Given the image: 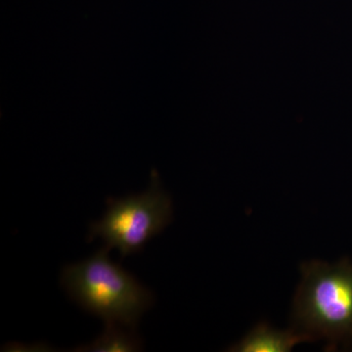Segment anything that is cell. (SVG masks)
<instances>
[{"instance_id": "1", "label": "cell", "mask_w": 352, "mask_h": 352, "mask_svg": "<svg viewBox=\"0 0 352 352\" xmlns=\"http://www.w3.org/2000/svg\"><path fill=\"white\" fill-rule=\"evenodd\" d=\"M292 307L291 327L309 342L323 340L326 351H352V261H310Z\"/></svg>"}, {"instance_id": "2", "label": "cell", "mask_w": 352, "mask_h": 352, "mask_svg": "<svg viewBox=\"0 0 352 352\" xmlns=\"http://www.w3.org/2000/svg\"><path fill=\"white\" fill-rule=\"evenodd\" d=\"M109 252L104 247L85 261L65 266L62 286L83 309L106 323L135 328L154 305V296L131 273L113 263Z\"/></svg>"}, {"instance_id": "3", "label": "cell", "mask_w": 352, "mask_h": 352, "mask_svg": "<svg viewBox=\"0 0 352 352\" xmlns=\"http://www.w3.org/2000/svg\"><path fill=\"white\" fill-rule=\"evenodd\" d=\"M103 219L92 222L88 242L99 238L109 251L117 249L122 258L138 254L173 219L170 195L152 173L150 187L143 193L109 198Z\"/></svg>"}, {"instance_id": "4", "label": "cell", "mask_w": 352, "mask_h": 352, "mask_svg": "<svg viewBox=\"0 0 352 352\" xmlns=\"http://www.w3.org/2000/svg\"><path fill=\"white\" fill-rule=\"evenodd\" d=\"M309 342L295 329L280 330L261 322L250 331L239 342L228 349L233 352H288L296 344Z\"/></svg>"}, {"instance_id": "5", "label": "cell", "mask_w": 352, "mask_h": 352, "mask_svg": "<svg viewBox=\"0 0 352 352\" xmlns=\"http://www.w3.org/2000/svg\"><path fill=\"white\" fill-rule=\"evenodd\" d=\"M142 349V340L135 328L120 324L107 323L105 331L94 342L76 347V351L124 352L139 351Z\"/></svg>"}]
</instances>
